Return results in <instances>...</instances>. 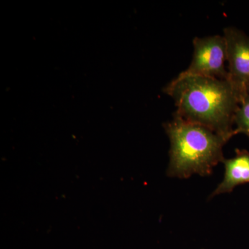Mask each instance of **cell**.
<instances>
[{
    "instance_id": "cell-4",
    "label": "cell",
    "mask_w": 249,
    "mask_h": 249,
    "mask_svg": "<svg viewBox=\"0 0 249 249\" xmlns=\"http://www.w3.org/2000/svg\"><path fill=\"white\" fill-rule=\"evenodd\" d=\"M229 62V80L240 103L246 95L249 83V36L235 27L224 29Z\"/></svg>"
},
{
    "instance_id": "cell-2",
    "label": "cell",
    "mask_w": 249,
    "mask_h": 249,
    "mask_svg": "<svg viewBox=\"0 0 249 249\" xmlns=\"http://www.w3.org/2000/svg\"><path fill=\"white\" fill-rule=\"evenodd\" d=\"M164 128L170 142V178L209 176L214 167L225 160L223 147L228 141L208 127L174 115Z\"/></svg>"
},
{
    "instance_id": "cell-5",
    "label": "cell",
    "mask_w": 249,
    "mask_h": 249,
    "mask_svg": "<svg viewBox=\"0 0 249 249\" xmlns=\"http://www.w3.org/2000/svg\"><path fill=\"white\" fill-rule=\"evenodd\" d=\"M225 168L224 179L219 183L211 197L224 193H231L235 187L249 183V152L236 150L235 157L223 161Z\"/></svg>"
},
{
    "instance_id": "cell-3",
    "label": "cell",
    "mask_w": 249,
    "mask_h": 249,
    "mask_svg": "<svg viewBox=\"0 0 249 249\" xmlns=\"http://www.w3.org/2000/svg\"><path fill=\"white\" fill-rule=\"evenodd\" d=\"M194 53L191 64L178 78L204 76L218 79H229L226 70L227 43L224 36L195 37Z\"/></svg>"
},
{
    "instance_id": "cell-6",
    "label": "cell",
    "mask_w": 249,
    "mask_h": 249,
    "mask_svg": "<svg viewBox=\"0 0 249 249\" xmlns=\"http://www.w3.org/2000/svg\"><path fill=\"white\" fill-rule=\"evenodd\" d=\"M235 135L245 134L249 137V94L242 98L234 116Z\"/></svg>"
},
{
    "instance_id": "cell-1",
    "label": "cell",
    "mask_w": 249,
    "mask_h": 249,
    "mask_svg": "<svg viewBox=\"0 0 249 249\" xmlns=\"http://www.w3.org/2000/svg\"><path fill=\"white\" fill-rule=\"evenodd\" d=\"M164 92L175 101L174 115L201 124L228 142L235 136L234 116L240 101L228 80L204 76L175 78Z\"/></svg>"
},
{
    "instance_id": "cell-7",
    "label": "cell",
    "mask_w": 249,
    "mask_h": 249,
    "mask_svg": "<svg viewBox=\"0 0 249 249\" xmlns=\"http://www.w3.org/2000/svg\"><path fill=\"white\" fill-rule=\"evenodd\" d=\"M247 93H248V94H249V83L248 85H247Z\"/></svg>"
}]
</instances>
